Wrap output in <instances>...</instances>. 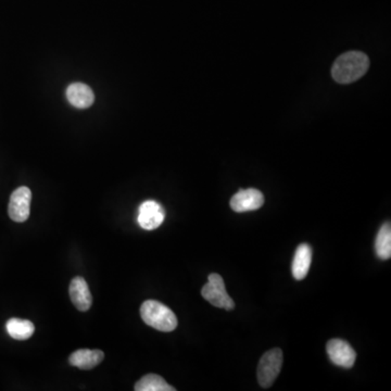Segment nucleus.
<instances>
[{"label": "nucleus", "instance_id": "nucleus-1", "mask_svg": "<svg viewBox=\"0 0 391 391\" xmlns=\"http://www.w3.org/2000/svg\"><path fill=\"white\" fill-rule=\"evenodd\" d=\"M370 67V59L361 52H349L337 58L332 76L337 83L350 84L362 78Z\"/></svg>", "mask_w": 391, "mask_h": 391}, {"label": "nucleus", "instance_id": "nucleus-2", "mask_svg": "<svg viewBox=\"0 0 391 391\" xmlns=\"http://www.w3.org/2000/svg\"><path fill=\"white\" fill-rule=\"evenodd\" d=\"M140 315L148 326L160 332H173L177 326V315L171 309L159 301H145L140 306Z\"/></svg>", "mask_w": 391, "mask_h": 391}, {"label": "nucleus", "instance_id": "nucleus-3", "mask_svg": "<svg viewBox=\"0 0 391 391\" xmlns=\"http://www.w3.org/2000/svg\"><path fill=\"white\" fill-rule=\"evenodd\" d=\"M201 295L208 302L216 308L225 309L227 311L235 308L233 299L226 291L223 278L216 273L209 275L207 284L202 287Z\"/></svg>", "mask_w": 391, "mask_h": 391}, {"label": "nucleus", "instance_id": "nucleus-4", "mask_svg": "<svg viewBox=\"0 0 391 391\" xmlns=\"http://www.w3.org/2000/svg\"><path fill=\"white\" fill-rule=\"evenodd\" d=\"M282 353L278 348L269 350L260 359L258 366V381L263 388L272 386L282 370Z\"/></svg>", "mask_w": 391, "mask_h": 391}, {"label": "nucleus", "instance_id": "nucleus-5", "mask_svg": "<svg viewBox=\"0 0 391 391\" xmlns=\"http://www.w3.org/2000/svg\"><path fill=\"white\" fill-rule=\"evenodd\" d=\"M32 192L29 187L16 188L11 194L8 205V214L11 220L16 223H23L30 218L31 212Z\"/></svg>", "mask_w": 391, "mask_h": 391}, {"label": "nucleus", "instance_id": "nucleus-6", "mask_svg": "<svg viewBox=\"0 0 391 391\" xmlns=\"http://www.w3.org/2000/svg\"><path fill=\"white\" fill-rule=\"evenodd\" d=\"M326 351L335 366L344 368H351L355 366L357 353L345 340H329L327 342Z\"/></svg>", "mask_w": 391, "mask_h": 391}, {"label": "nucleus", "instance_id": "nucleus-7", "mask_svg": "<svg viewBox=\"0 0 391 391\" xmlns=\"http://www.w3.org/2000/svg\"><path fill=\"white\" fill-rule=\"evenodd\" d=\"M166 212L160 203L153 200L143 202L138 211V223L146 231H153L164 223Z\"/></svg>", "mask_w": 391, "mask_h": 391}, {"label": "nucleus", "instance_id": "nucleus-8", "mask_svg": "<svg viewBox=\"0 0 391 391\" xmlns=\"http://www.w3.org/2000/svg\"><path fill=\"white\" fill-rule=\"evenodd\" d=\"M265 203V196L254 188L241 190L234 194L230 202L232 209L237 213L258 210Z\"/></svg>", "mask_w": 391, "mask_h": 391}, {"label": "nucleus", "instance_id": "nucleus-9", "mask_svg": "<svg viewBox=\"0 0 391 391\" xmlns=\"http://www.w3.org/2000/svg\"><path fill=\"white\" fill-rule=\"evenodd\" d=\"M69 293H70V298L73 304L76 306L78 311H89L93 303V297L89 291V285L83 278L76 276L73 278L70 288H69Z\"/></svg>", "mask_w": 391, "mask_h": 391}, {"label": "nucleus", "instance_id": "nucleus-10", "mask_svg": "<svg viewBox=\"0 0 391 391\" xmlns=\"http://www.w3.org/2000/svg\"><path fill=\"white\" fill-rule=\"evenodd\" d=\"M67 98L78 109H87L95 101V93L89 85L78 82L67 86Z\"/></svg>", "mask_w": 391, "mask_h": 391}, {"label": "nucleus", "instance_id": "nucleus-11", "mask_svg": "<svg viewBox=\"0 0 391 391\" xmlns=\"http://www.w3.org/2000/svg\"><path fill=\"white\" fill-rule=\"evenodd\" d=\"M104 358V353L101 350L80 349L70 355L69 362L80 370H93L102 362Z\"/></svg>", "mask_w": 391, "mask_h": 391}, {"label": "nucleus", "instance_id": "nucleus-12", "mask_svg": "<svg viewBox=\"0 0 391 391\" xmlns=\"http://www.w3.org/2000/svg\"><path fill=\"white\" fill-rule=\"evenodd\" d=\"M312 261V249L308 244L299 245L298 248L295 250V257L293 260V278L297 280H302L306 278L309 273V269L311 267Z\"/></svg>", "mask_w": 391, "mask_h": 391}, {"label": "nucleus", "instance_id": "nucleus-13", "mask_svg": "<svg viewBox=\"0 0 391 391\" xmlns=\"http://www.w3.org/2000/svg\"><path fill=\"white\" fill-rule=\"evenodd\" d=\"M5 328L13 339L16 340H27L35 332V326L31 321L16 319V317L7 322Z\"/></svg>", "mask_w": 391, "mask_h": 391}, {"label": "nucleus", "instance_id": "nucleus-14", "mask_svg": "<svg viewBox=\"0 0 391 391\" xmlns=\"http://www.w3.org/2000/svg\"><path fill=\"white\" fill-rule=\"evenodd\" d=\"M134 389L136 391H175L174 387L156 374H148L142 377L135 385Z\"/></svg>", "mask_w": 391, "mask_h": 391}, {"label": "nucleus", "instance_id": "nucleus-15", "mask_svg": "<svg viewBox=\"0 0 391 391\" xmlns=\"http://www.w3.org/2000/svg\"><path fill=\"white\" fill-rule=\"evenodd\" d=\"M375 252L381 260H388L391 257V225L385 223L376 236Z\"/></svg>", "mask_w": 391, "mask_h": 391}]
</instances>
